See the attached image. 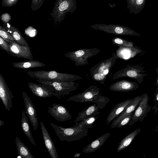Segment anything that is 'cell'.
<instances>
[{"instance_id": "obj_29", "label": "cell", "mask_w": 158, "mask_h": 158, "mask_svg": "<svg viewBox=\"0 0 158 158\" xmlns=\"http://www.w3.org/2000/svg\"><path fill=\"white\" fill-rule=\"evenodd\" d=\"M110 101V99L108 98L98 94L94 96L91 102L95 103L98 107L102 109L104 108Z\"/></svg>"}, {"instance_id": "obj_16", "label": "cell", "mask_w": 158, "mask_h": 158, "mask_svg": "<svg viewBox=\"0 0 158 158\" xmlns=\"http://www.w3.org/2000/svg\"><path fill=\"white\" fill-rule=\"evenodd\" d=\"M139 87V85L136 82L123 80L112 83L109 89L112 91L123 92L135 90Z\"/></svg>"}, {"instance_id": "obj_4", "label": "cell", "mask_w": 158, "mask_h": 158, "mask_svg": "<svg viewBox=\"0 0 158 158\" xmlns=\"http://www.w3.org/2000/svg\"><path fill=\"white\" fill-rule=\"evenodd\" d=\"M116 53L109 58L103 60L92 67L89 70L92 79L101 84L105 83L107 76L117 59Z\"/></svg>"}, {"instance_id": "obj_26", "label": "cell", "mask_w": 158, "mask_h": 158, "mask_svg": "<svg viewBox=\"0 0 158 158\" xmlns=\"http://www.w3.org/2000/svg\"><path fill=\"white\" fill-rule=\"evenodd\" d=\"M141 130L140 128L135 129L122 139L119 143L117 147V152H118L128 147L135 137L141 131Z\"/></svg>"}, {"instance_id": "obj_27", "label": "cell", "mask_w": 158, "mask_h": 158, "mask_svg": "<svg viewBox=\"0 0 158 158\" xmlns=\"http://www.w3.org/2000/svg\"><path fill=\"white\" fill-rule=\"evenodd\" d=\"M15 68L26 69L41 67L45 66L46 65L38 60H31L20 62H15L11 64Z\"/></svg>"}, {"instance_id": "obj_39", "label": "cell", "mask_w": 158, "mask_h": 158, "mask_svg": "<svg viewBox=\"0 0 158 158\" xmlns=\"http://www.w3.org/2000/svg\"><path fill=\"white\" fill-rule=\"evenodd\" d=\"M4 124V122L1 119H0V127H1Z\"/></svg>"}, {"instance_id": "obj_31", "label": "cell", "mask_w": 158, "mask_h": 158, "mask_svg": "<svg viewBox=\"0 0 158 158\" xmlns=\"http://www.w3.org/2000/svg\"><path fill=\"white\" fill-rule=\"evenodd\" d=\"M0 36L8 42H10L15 40L12 35L2 26H0Z\"/></svg>"}, {"instance_id": "obj_12", "label": "cell", "mask_w": 158, "mask_h": 158, "mask_svg": "<svg viewBox=\"0 0 158 158\" xmlns=\"http://www.w3.org/2000/svg\"><path fill=\"white\" fill-rule=\"evenodd\" d=\"M100 91L99 88L96 85H92L85 89L84 92L70 97L67 101L80 103L91 102L94 96L99 94Z\"/></svg>"}, {"instance_id": "obj_2", "label": "cell", "mask_w": 158, "mask_h": 158, "mask_svg": "<svg viewBox=\"0 0 158 158\" xmlns=\"http://www.w3.org/2000/svg\"><path fill=\"white\" fill-rule=\"evenodd\" d=\"M26 72L31 78L44 81L72 82L82 78L78 75L55 71H28Z\"/></svg>"}, {"instance_id": "obj_5", "label": "cell", "mask_w": 158, "mask_h": 158, "mask_svg": "<svg viewBox=\"0 0 158 158\" xmlns=\"http://www.w3.org/2000/svg\"><path fill=\"white\" fill-rule=\"evenodd\" d=\"M76 0H56L50 13L54 23L59 24L68 13H73L77 8Z\"/></svg>"}, {"instance_id": "obj_19", "label": "cell", "mask_w": 158, "mask_h": 158, "mask_svg": "<svg viewBox=\"0 0 158 158\" xmlns=\"http://www.w3.org/2000/svg\"><path fill=\"white\" fill-rule=\"evenodd\" d=\"M133 98L128 99L116 104L111 110L106 119L107 124L116 118L131 103Z\"/></svg>"}, {"instance_id": "obj_41", "label": "cell", "mask_w": 158, "mask_h": 158, "mask_svg": "<svg viewBox=\"0 0 158 158\" xmlns=\"http://www.w3.org/2000/svg\"><path fill=\"white\" fill-rule=\"evenodd\" d=\"M154 130L158 132V125L155 128Z\"/></svg>"}, {"instance_id": "obj_14", "label": "cell", "mask_w": 158, "mask_h": 158, "mask_svg": "<svg viewBox=\"0 0 158 158\" xmlns=\"http://www.w3.org/2000/svg\"><path fill=\"white\" fill-rule=\"evenodd\" d=\"M48 113L56 120L64 122L72 118V115L67 109L64 106L53 103L52 107H48Z\"/></svg>"}, {"instance_id": "obj_15", "label": "cell", "mask_w": 158, "mask_h": 158, "mask_svg": "<svg viewBox=\"0 0 158 158\" xmlns=\"http://www.w3.org/2000/svg\"><path fill=\"white\" fill-rule=\"evenodd\" d=\"M144 95L145 94L133 98L131 104L114 120L111 125L110 128H114L117 127L118 124L122 119L133 112Z\"/></svg>"}, {"instance_id": "obj_18", "label": "cell", "mask_w": 158, "mask_h": 158, "mask_svg": "<svg viewBox=\"0 0 158 158\" xmlns=\"http://www.w3.org/2000/svg\"><path fill=\"white\" fill-rule=\"evenodd\" d=\"M116 50L117 58L127 60L133 57L138 53L143 52L141 49L137 46L133 47H127L118 46Z\"/></svg>"}, {"instance_id": "obj_10", "label": "cell", "mask_w": 158, "mask_h": 158, "mask_svg": "<svg viewBox=\"0 0 158 158\" xmlns=\"http://www.w3.org/2000/svg\"><path fill=\"white\" fill-rule=\"evenodd\" d=\"M8 43L10 48V55L29 60H33L30 47L22 45L15 40Z\"/></svg>"}, {"instance_id": "obj_6", "label": "cell", "mask_w": 158, "mask_h": 158, "mask_svg": "<svg viewBox=\"0 0 158 158\" xmlns=\"http://www.w3.org/2000/svg\"><path fill=\"white\" fill-rule=\"evenodd\" d=\"M100 50L97 48L82 49L69 52L64 54V56L75 62L77 66L85 65L88 64V60L97 55Z\"/></svg>"}, {"instance_id": "obj_32", "label": "cell", "mask_w": 158, "mask_h": 158, "mask_svg": "<svg viewBox=\"0 0 158 158\" xmlns=\"http://www.w3.org/2000/svg\"><path fill=\"white\" fill-rule=\"evenodd\" d=\"M98 117L99 116L98 115L89 117L82 120L78 123H76L75 124L81 126L87 125L90 126L92 128L94 126L93 124Z\"/></svg>"}, {"instance_id": "obj_3", "label": "cell", "mask_w": 158, "mask_h": 158, "mask_svg": "<svg viewBox=\"0 0 158 158\" xmlns=\"http://www.w3.org/2000/svg\"><path fill=\"white\" fill-rule=\"evenodd\" d=\"M42 84L53 95L59 99L69 94L75 90L79 85L74 81L65 82L56 81H49L36 80Z\"/></svg>"}, {"instance_id": "obj_35", "label": "cell", "mask_w": 158, "mask_h": 158, "mask_svg": "<svg viewBox=\"0 0 158 158\" xmlns=\"http://www.w3.org/2000/svg\"><path fill=\"white\" fill-rule=\"evenodd\" d=\"M4 40L0 36V47L1 49L6 51L9 54L10 52V48L8 42Z\"/></svg>"}, {"instance_id": "obj_23", "label": "cell", "mask_w": 158, "mask_h": 158, "mask_svg": "<svg viewBox=\"0 0 158 158\" xmlns=\"http://www.w3.org/2000/svg\"><path fill=\"white\" fill-rule=\"evenodd\" d=\"M96 104H94L86 108L80 112L73 122H77L89 117L97 116L100 113Z\"/></svg>"}, {"instance_id": "obj_8", "label": "cell", "mask_w": 158, "mask_h": 158, "mask_svg": "<svg viewBox=\"0 0 158 158\" xmlns=\"http://www.w3.org/2000/svg\"><path fill=\"white\" fill-rule=\"evenodd\" d=\"M90 27L96 30L103 31L107 33L117 35L141 36V35L130 28L120 25L95 24L91 25Z\"/></svg>"}, {"instance_id": "obj_22", "label": "cell", "mask_w": 158, "mask_h": 158, "mask_svg": "<svg viewBox=\"0 0 158 158\" xmlns=\"http://www.w3.org/2000/svg\"><path fill=\"white\" fill-rule=\"evenodd\" d=\"M28 85L31 92L37 97L46 98L53 96V95L42 84L29 82L28 83Z\"/></svg>"}, {"instance_id": "obj_42", "label": "cell", "mask_w": 158, "mask_h": 158, "mask_svg": "<svg viewBox=\"0 0 158 158\" xmlns=\"http://www.w3.org/2000/svg\"><path fill=\"white\" fill-rule=\"evenodd\" d=\"M156 71L157 73L158 74V66L157 68L156 69Z\"/></svg>"}, {"instance_id": "obj_24", "label": "cell", "mask_w": 158, "mask_h": 158, "mask_svg": "<svg viewBox=\"0 0 158 158\" xmlns=\"http://www.w3.org/2000/svg\"><path fill=\"white\" fill-rule=\"evenodd\" d=\"M146 0H127V8L130 13L136 15L144 8Z\"/></svg>"}, {"instance_id": "obj_34", "label": "cell", "mask_w": 158, "mask_h": 158, "mask_svg": "<svg viewBox=\"0 0 158 158\" xmlns=\"http://www.w3.org/2000/svg\"><path fill=\"white\" fill-rule=\"evenodd\" d=\"M133 112L122 119L118 124L117 127L119 128L129 123L131 120Z\"/></svg>"}, {"instance_id": "obj_1", "label": "cell", "mask_w": 158, "mask_h": 158, "mask_svg": "<svg viewBox=\"0 0 158 158\" xmlns=\"http://www.w3.org/2000/svg\"><path fill=\"white\" fill-rule=\"evenodd\" d=\"M50 124L54 130L56 135L62 141L71 142L80 140L88 134V128L83 126L75 124L73 127L65 128L57 126L52 122H50Z\"/></svg>"}, {"instance_id": "obj_37", "label": "cell", "mask_w": 158, "mask_h": 158, "mask_svg": "<svg viewBox=\"0 0 158 158\" xmlns=\"http://www.w3.org/2000/svg\"><path fill=\"white\" fill-rule=\"evenodd\" d=\"M0 18L2 22L6 23H8L10 20L11 17L10 14L6 13L2 15Z\"/></svg>"}, {"instance_id": "obj_17", "label": "cell", "mask_w": 158, "mask_h": 158, "mask_svg": "<svg viewBox=\"0 0 158 158\" xmlns=\"http://www.w3.org/2000/svg\"><path fill=\"white\" fill-rule=\"evenodd\" d=\"M42 135L45 147L52 158H58L55 144L43 123L40 121Z\"/></svg>"}, {"instance_id": "obj_11", "label": "cell", "mask_w": 158, "mask_h": 158, "mask_svg": "<svg viewBox=\"0 0 158 158\" xmlns=\"http://www.w3.org/2000/svg\"><path fill=\"white\" fill-rule=\"evenodd\" d=\"M25 108V112L34 131L38 125L37 114L32 101L25 91L22 92Z\"/></svg>"}, {"instance_id": "obj_20", "label": "cell", "mask_w": 158, "mask_h": 158, "mask_svg": "<svg viewBox=\"0 0 158 158\" xmlns=\"http://www.w3.org/2000/svg\"><path fill=\"white\" fill-rule=\"evenodd\" d=\"M110 135V133L104 134L83 148L82 152L84 153L94 152L100 149Z\"/></svg>"}, {"instance_id": "obj_40", "label": "cell", "mask_w": 158, "mask_h": 158, "mask_svg": "<svg viewBox=\"0 0 158 158\" xmlns=\"http://www.w3.org/2000/svg\"><path fill=\"white\" fill-rule=\"evenodd\" d=\"M156 85L157 87L158 86V77H157L156 82Z\"/></svg>"}, {"instance_id": "obj_38", "label": "cell", "mask_w": 158, "mask_h": 158, "mask_svg": "<svg viewBox=\"0 0 158 158\" xmlns=\"http://www.w3.org/2000/svg\"><path fill=\"white\" fill-rule=\"evenodd\" d=\"M155 94V99L156 101L158 102V88L157 89L156 92Z\"/></svg>"}, {"instance_id": "obj_33", "label": "cell", "mask_w": 158, "mask_h": 158, "mask_svg": "<svg viewBox=\"0 0 158 158\" xmlns=\"http://www.w3.org/2000/svg\"><path fill=\"white\" fill-rule=\"evenodd\" d=\"M44 0H32L31 8L33 11H36L40 8L42 6Z\"/></svg>"}, {"instance_id": "obj_30", "label": "cell", "mask_w": 158, "mask_h": 158, "mask_svg": "<svg viewBox=\"0 0 158 158\" xmlns=\"http://www.w3.org/2000/svg\"><path fill=\"white\" fill-rule=\"evenodd\" d=\"M112 44L118 46L127 47H133V43L131 41L126 40L120 37H116L112 40Z\"/></svg>"}, {"instance_id": "obj_9", "label": "cell", "mask_w": 158, "mask_h": 158, "mask_svg": "<svg viewBox=\"0 0 158 158\" xmlns=\"http://www.w3.org/2000/svg\"><path fill=\"white\" fill-rule=\"evenodd\" d=\"M149 98L148 96L145 94L144 96L133 112L131 120L129 123V126H131L138 121L142 122L144 118L146 116L151 108V106L148 104Z\"/></svg>"}, {"instance_id": "obj_28", "label": "cell", "mask_w": 158, "mask_h": 158, "mask_svg": "<svg viewBox=\"0 0 158 158\" xmlns=\"http://www.w3.org/2000/svg\"><path fill=\"white\" fill-rule=\"evenodd\" d=\"M15 143L17 147L19 156L23 158H34L30 150L20 139L16 136Z\"/></svg>"}, {"instance_id": "obj_7", "label": "cell", "mask_w": 158, "mask_h": 158, "mask_svg": "<svg viewBox=\"0 0 158 158\" xmlns=\"http://www.w3.org/2000/svg\"><path fill=\"white\" fill-rule=\"evenodd\" d=\"M142 65L131 66L127 64L126 67L116 72L112 76V79L115 80L123 77H129L136 80L141 84L145 76L148 74L143 73L146 72Z\"/></svg>"}, {"instance_id": "obj_25", "label": "cell", "mask_w": 158, "mask_h": 158, "mask_svg": "<svg viewBox=\"0 0 158 158\" xmlns=\"http://www.w3.org/2000/svg\"><path fill=\"white\" fill-rule=\"evenodd\" d=\"M25 112L22 113L21 125L24 134L29 139L31 143L35 146L36 144L33 137L30 126L28 121V118L26 115Z\"/></svg>"}, {"instance_id": "obj_13", "label": "cell", "mask_w": 158, "mask_h": 158, "mask_svg": "<svg viewBox=\"0 0 158 158\" xmlns=\"http://www.w3.org/2000/svg\"><path fill=\"white\" fill-rule=\"evenodd\" d=\"M14 97L3 77L0 73V98L8 111L12 107V99Z\"/></svg>"}, {"instance_id": "obj_21", "label": "cell", "mask_w": 158, "mask_h": 158, "mask_svg": "<svg viewBox=\"0 0 158 158\" xmlns=\"http://www.w3.org/2000/svg\"><path fill=\"white\" fill-rule=\"evenodd\" d=\"M3 27L12 35L19 44L23 46L30 47L27 42L20 31L15 27L9 23L2 22Z\"/></svg>"}, {"instance_id": "obj_36", "label": "cell", "mask_w": 158, "mask_h": 158, "mask_svg": "<svg viewBox=\"0 0 158 158\" xmlns=\"http://www.w3.org/2000/svg\"><path fill=\"white\" fill-rule=\"evenodd\" d=\"M19 0H2V5L3 6L10 7L15 5Z\"/></svg>"}]
</instances>
